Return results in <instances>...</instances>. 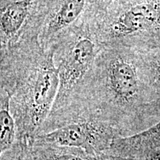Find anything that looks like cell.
<instances>
[{
	"label": "cell",
	"instance_id": "cell-1",
	"mask_svg": "<svg viewBox=\"0 0 160 160\" xmlns=\"http://www.w3.org/2000/svg\"><path fill=\"white\" fill-rule=\"evenodd\" d=\"M59 90V71L50 54L42 62L28 89L11 106L17 128V142L31 146L48 118Z\"/></svg>",
	"mask_w": 160,
	"mask_h": 160
},
{
	"label": "cell",
	"instance_id": "cell-2",
	"mask_svg": "<svg viewBox=\"0 0 160 160\" xmlns=\"http://www.w3.org/2000/svg\"><path fill=\"white\" fill-rule=\"evenodd\" d=\"M117 137H119L117 133L105 124L93 120H78L39 133L32 145L79 148L99 158L109 151Z\"/></svg>",
	"mask_w": 160,
	"mask_h": 160
},
{
	"label": "cell",
	"instance_id": "cell-3",
	"mask_svg": "<svg viewBox=\"0 0 160 160\" xmlns=\"http://www.w3.org/2000/svg\"><path fill=\"white\" fill-rule=\"evenodd\" d=\"M95 55V45L88 38H81L73 44L58 68L59 90L51 111L59 109L68 101L92 65Z\"/></svg>",
	"mask_w": 160,
	"mask_h": 160
},
{
	"label": "cell",
	"instance_id": "cell-4",
	"mask_svg": "<svg viewBox=\"0 0 160 160\" xmlns=\"http://www.w3.org/2000/svg\"><path fill=\"white\" fill-rule=\"evenodd\" d=\"M110 153L131 159L160 160V120L136 134L116 138Z\"/></svg>",
	"mask_w": 160,
	"mask_h": 160
},
{
	"label": "cell",
	"instance_id": "cell-5",
	"mask_svg": "<svg viewBox=\"0 0 160 160\" xmlns=\"http://www.w3.org/2000/svg\"><path fill=\"white\" fill-rule=\"evenodd\" d=\"M160 21V0H138L113 22L111 33L121 37L145 30Z\"/></svg>",
	"mask_w": 160,
	"mask_h": 160
},
{
	"label": "cell",
	"instance_id": "cell-6",
	"mask_svg": "<svg viewBox=\"0 0 160 160\" xmlns=\"http://www.w3.org/2000/svg\"><path fill=\"white\" fill-rule=\"evenodd\" d=\"M26 160H99L83 150L53 145L28 146Z\"/></svg>",
	"mask_w": 160,
	"mask_h": 160
},
{
	"label": "cell",
	"instance_id": "cell-7",
	"mask_svg": "<svg viewBox=\"0 0 160 160\" xmlns=\"http://www.w3.org/2000/svg\"><path fill=\"white\" fill-rule=\"evenodd\" d=\"M12 95L4 90L0 101V151L1 154L7 153L17 144V128L11 109Z\"/></svg>",
	"mask_w": 160,
	"mask_h": 160
},
{
	"label": "cell",
	"instance_id": "cell-8",
	"mask_svg": "<svg viewBox=\"0 0 160 160\" xmlns=\"http://www.w3.org/2000/svg\"><path fill=\"white\" fill-rule=\"evenodd\" d=\"M31 5V0H18L4 8L0 18L2 37L11 38L17 34L25 22Z\"/></svg>",
	"mask_w": 160,
	"mask_h": 160
},
{
	"label": "cell",
	"instance_id": "cell-9",
	"mask_svg": "<svg viewBox=\"0 0 160 160\" xmlns=\"http://www.w3.org/2000/svg\"><path fill=\"white\" fill-rule=\"evenodd\" d=\"M85 0H65L52 18L48 28V34H53L71 25L82 13Z\"/></svg>",
	"mask_w": 160,
	"mask_h": 160
},
{
	"label": "cell",
	"instance_id": "cell-10",
	"mask_svg": "<svg viewBox=\"0 0 160 160\" xmlns=\"http://www.w3.org/2000/svg\"><path fill=\"white\" fill-rule=\"evenodd\" d=\"M27 146L17 142L13 149L7 153L1 154V160H26Z\"/></svg>",
	"mask_w": 160,
	"mask_h": 160
},
{
	"label": "cell",
	"instance_id": "cell-11",
	"mask_svg": "<svg viewBox=\"0 0 160 160\" xmlns=\"http://www.w3.org/2000/svg\"><path fill=\"white\" fill-rule=\"evenodd\" d=\"M157 79L159 81V85H160V58L158 60V64L157 67Z\"/></svg>",
	"mask_w": 160,
	"mask_h": 160
},
{
	"label": "cell",
	"instance_id": "cell-12",
	"mask_svg": "<svg viewBox=\"0 0 160 160\" xmlns=\"http://www.w3.org/2000/svg\"><path fill=\"white\" fill-rule=\"evenodd\" d=\"M105 2H111L112 0H105Z\"/></svg>",
	"mask_w": 160,
	"mask_h": 160
},
{
	"label": "cell",
	"instance_id": "cell-13",
	"mask_svg": "<svg viewBox=\"0 0 160 160\" xmlns=\"http://www.w3.org/2000/svg\"><path fill=\"white\" fill-rule=\"evenodd\" d=\"M130 160H137V159H130Z\"/></svg>",
	"mask_w": 160,
	"mask_h": 160
}]
</instances>
